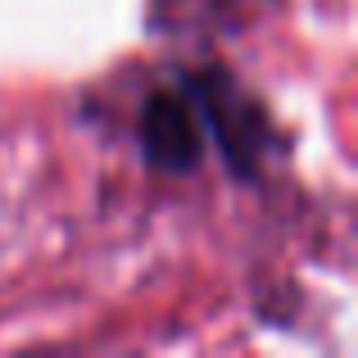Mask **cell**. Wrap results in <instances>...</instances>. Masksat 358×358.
<instances>
[{"label": "cell", "instance_id": "1", "mask_svg": "<svg viewBox=\"0 0 358 358\" xmlns=\"http://www.w3.org/2000/svg\"><path fill=\"white\" fill-rule=\"evenodd\" d=\"M182 91L191 96L195 114H200L204 131L213 136L222 164H227L241 182H259L268 155H277V131H272L268 109H263L222 64L186 73Z\"/></svg>", "mask_w": 358, "mask_h": 358}, {"label": "cell", "instance_id": "2", "mask_svg": "<svg viewBox=\"0 0 358 358\" xmlns=\"http://www.w3.org/2000/svg\"><path fill=\"white\" fill-rule=\"evenodd\" d=\"M141 155L159 173H191L204 159V122L182 87H164L141 109Z\"/></svg>", "mask_w": 358, "mask_h": 358}]
</instances>
